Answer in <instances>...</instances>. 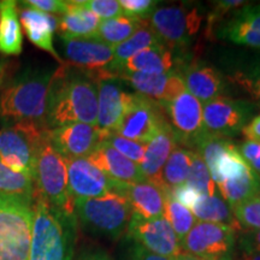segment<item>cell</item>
Segmentation results:
<instances>
[{"instance_id": "6da1fadb", "label": "cell", "mask_w": 260, "mask_h": 260, "mask_svg": "<svg viewBox=\"0 0 260 260\" xmlns=\"http://www.w3.org/2000/svg\"><path fill=\"white\" fill-rule=\"evenodd\" d=\"M96 119L95 81L84 71L63 63L52 77L47 104V128L51 130L69 123L96 125Z\"/></svg>"}, {"instance_id": "7a4b0ae2", "label": "cell", "mask_w": 260, "mask_h": 260, "mask_svg": "<svg viewBox=\"0 0 260 260\" xmlns=\"http://www.w3.org/2000/svg\"><path fill=\"white\" fill-rule=\"evenodd\" d=\"M34 223L29 260H73L77 218L56 209L40 195L32 199Z\"/></svg>"}, {"instance_id": "3957f363", "label": "cell", "mask_w": 260, "mask_h": 260, "mask_svg": "<svg viewBox=\"0 0 260 260\" xmlns=\"http://www.w3.org/2000/svg\"><path fill=\"white\" fill-rule=\"evenodd\" d=\"M53 74L52 70L28 71L9 84L0 96V116L48 129L47 104Z\"/></svg>"}, {"instance_id": "277c9868", "label": "cell", "mask_w": 260, "mask_h": 260, "mask_svg": "<svg viewBox=\"0 0 260 260\" xmlns=\"http://www.w3.org/2000/svg\"><path fill=\"white\" fill-rule=\"evenodd\" d=\"M32 223L31 200L0 193V260H29Z\"/></svg>"}, {"instance_id": "5b68a950", "label": "cell", "mask_w": 260, "mask_h": 260, "mask_svg": "<svg viewBox=\"0 0 260 260\" xmlns=\"http://www.w3.org/2000/svg\"><path fill=\"white\" fill-rule=\"evenodd\" d=\"M48 132L38 148L34 169L35 194L40 195L56 209L75 214L74 199L68 187L67 161L52 146Z\"/></svg>"}, {"instance_id": "8992f818", "label": "cell", "mask_w": 260, "mask_h": 260, "mask_svg": "<svg viewBox=\"0 0 260 260\" xmlns=\"http://www.w3.org/2000/svg\"><path fill=\"white\" fill-rule=\"evenodd\" d=\"M74 212L86 229L112 239L125 232L133 214L124 195L116 190L94 199L74 200Z\"/></svg>"}, {"instance_id": "52a82bcc", "label": "cell", "mask_w": 260, "mask_h": 260, "mask_svg": "<svg viewBox=\"0 0 260 260\" xmlns=\"http://www.w3.org/2000/svg\"><path fill=\"white\" fill-rule=\"evenodd\" d=\"M204 19L197 5L158 6L148 18V27L157 34L162 45L178 51L189 46Z\"/></svg>"}, {"instance_id": "ba28073f", "label": "cell", "mask_w": 260, "mask_h": 260, "mask_svg": "<svg viewBox=\"0 0 260 260\" xmlns=\"http://www.w3.org/2000/svg\"><path fill=\"white\" fill-rule=\"evenodd\" d=\"M48 129L30 122H16L0 130V161L11 170L34 180V169L40 141Z\"/></svg>"}, {"instance_id": "9c48e42d", "label": "cell", "mask_w": 260, "mask_h": 260, "mask_svg": "<svg viewBox=\"0 0 260 260\" xmlns=\"http://www.w3.org/2000/svg\"><path fill=\"white\" fill-rule=\"evenodd\" d=\"M236 233L225 224L197 222L181 242L182 251L203 260H234Z\"/></svg>"}, {"instance_id": "30bf717a", "label": "cell", "mask_w": 260, "mask_h": 260, "mask_svg": "<svg viewBox=\"0 0 260 260\" xmlns=\"http://www.w3.org/2000/svg\"><path fill=\"white\" fill-rule=\"evenodd\" d=\"M256 106L243 99L222 96L204 104L203 121L209 135L234 138L254 117Z\"/></svg>"}, {"instance_id": "8fae6325", "label": "cell", "mask_w": 260, "mask_h": 260, "mask_svg": "<svg viewBox=\"0 0 260 260\" xmlns=\"http://www.w3.org/2000/svg\"><path fill=\"white\" fill-rule=\"evenodd\" d=\"M160 107L176 135L177 144L188 149L197 148L207 134L203 121V105L199 100L184 89Z\"/></svg>"}, {"instance_id": "7c38bea8", "label": "cell", "mask_w": 260, "mask_h": 260, "mask_svg": "<svg viewBox=\"0 0 260 260\" xmlns=\"http://www.w3.org/2000/svg\"><path fill=\"white\" fill-rule=\"evenodd\" d=\"M167 122V115L157 103L141 94L133 93L132 102L115 134L147 145Z\"/></svg>"}, {"instance_id": "4fadbf2b", "label": "cell", "mask_w": 260, "mask_h": 260, "mask_svg": "<svg viewBox=\"0 0 260 260\" xmlns=\"http://www.w3.org/2000/svg\"><path fill=\"white\" fill-rule=\"evenodd\" d=\"M126 234L135 245L153 254L174 259L183 253L180 240L165 217L145 219L132 214Z\"/></svg>"}, {"instance_id": "5bb4252c", "label": "cell", "mask_w": 260, "mask_h": 260, "mask_svg": "<svg viewBox=\"0 0 260 260\" xmlns=\"http://www.w3.org/2000/svg\"><path fill=\"white\" fill-rule=\"evenodd\" d=\"M94 81L98 88L96 125L105 136L116 132L132 102L133 93L126 92L124 82L115 76H102Z\"/></svg>"}, {"instance_id": "9a60e30c", "label": "cell", "mask_w": 260, "mask_h": 260, "mask_svg": "<svg viewBox=\"0 0 260 260\" xmlns=\"http://www.w3.org/2000/svg\"><path fill=\"white\" fill-rule=\"evenodd\" d=\"M64 56L69 67L76 68L98 79L113 59V46L95 38L63 39Z\"/></svg>"}, {"instance_id": "2e32d148", "label": "cell", "mask_w": 260, "mask_h": 260, "mask_svg": "<svg viewBox=\"0 0 260 260\" xmlns=\"http://www.w3.org/2000/svg\"><path fill=\"white\" fill-rule=\"evenodd\" d=\"M52 146L65 159L88 158L104 135L96 125L86 123H69L48 132Z\"/></svg>"}, {"instance_id": "e0dca14e", "label": "cell", "mask_w": 260, "mask_h": 260, "mask_svg": "<svg viewBox=\"0 0 260 260\" xmlns=\"http://www.w3.org/2000/svg\"><path fill=\"white\" fill-rule=\"evenodd\" d=\"M68 187L74 200L94 199L115 190V184L87 158L65 159Z\"/></svg>"}, {"instance_id": "ac0fdd59", "label": "cell", "mask_w": 260, "mask_h": 260, "mask_svg": "<svg viewBox=\"0 0 260 260\" xmlns=\"http://www.w3.org/2000/svg\"><path fill=\"white\" fill-rule=\"evenodd\" d=\"M178 73L183 79L186 89L200 103H209L225 96L228 82L223 74L204 61L184 63Z\"/></svg>"}, {"instance_id": "d6986e66", "label": "cell", "mask_w": 260, "mask_h": 260, "mask_svg": "<svg viewBox=\"0 0 260 260\" xmlns=\"http://www.w3.org/2000/svg\"><path fill=\"white\" fill-rule=\"evenodd\" d=\"M117 79L129 84L136 93L153 100L159 106L164 105L186 89L178 71L164 74H125Z\"/></svg>"}, {"instance_id": "ffe728a7", "label": "cell", "mask_w": 260, "mask_h": 260, "mask_svg": "<svg viewBox=\"0 0 260 260\" xmlns=\"http://www.w3.org/2000/svg\"><path fill=\"white\" fill-rule=\"evenodd\" d=\"M87 159L115 184V190L125 184L146 181L139 164L124 157L104 141L98 145Z\"/></svg>"}, {"instance_id": "44dd1931", "label": "cell", "mask_w": 260, "mask_h": 260, "mask_svg": "<svg viewBox=\"0 0 260 260\" xmlns=\"http://www.w3.org/2000/svg\"><path fill=\"white\" fill-rule=\"evenodd\" d=\"M217 37L242 46L260 48V5H245L222 23Z\"/></svg>"}, {"instance_id": "7402d4cb", "label": "cell", "mask_w": 260, "mask_h": 260, "mask_svg": "<svg viewBox=\"0 0 260 260\" xmlns=\"http://www.w3.org/2000/svg\"><path fill=\"white\" fill-rule=\"evenodd\" d=\"M116 191H121L128 200L133 216L145 219H154L165 217L167 191L151 181L125 184Z\"/></svg>"}, {"instance_id": "603a6c76", "label": "cell", "mask_w": 260, "mask_h": 260, "mask_svg": "<svg viewBox=\"0 0 260 260\" xmlns=\"http://www.w3.org/2000/svg\"><path fill=\"white\" fill-rule=\"evenodd\" d=\"M165 45L159 44L135 54L124 63L115 77L125 74H164L169 71H180L184 61Z\"/></svg>"}, {"instance_id": "cb8c5ba5", "label": "cell", "mask_w": 260, "mask_h": 260, "mask_svg": "<svg viewBox=\"0 0 260 260\" xmlns=\"http://www.w3.org/2000/svg\"><path fill=\"white\" fill-rule=\"evenodd\" d=\"M176 146V135L168 121L146 145L144 159L140 162V168L146 180L160 186L162 168Z\"/></svg>"}, {"instance_id": "d4e9b609", "label": "cell", "mask_w": 260, "mask_h": 260, "mask_svg": "<svg viewBox=\"0 0 260 260\" xmlns=\"http://www.w3.org/2000/svg\"><path fill=\"white\" fill-rule=\"evenodd\" d=\"M21 22L29 41L41 50L48 52L63 64V60L53 46V35L58 24L57 16L27 8L21 12Z\"/></svg>"}, {"instance_id": "484cf974", "label": "cell", "mask_w": 260, "mask_h": 260, "mask_svg": "<svg viewBox=\"0 0 260 260\" xmlns=\"http://www.w3.org/2000/svg\"><path fill=\"white\" fill-rule=\"evenodd\" d=\"M100 21L96 15L84 8L83 2H68V11L58 17L57 30L61 39L94 38Z\"/></svg>"}, {"instance_id": "4316f807", "label": "cell", "mask_w": 260, "mask_h": 260, "mask_svg": "<svg viewBox=\"0 0 260 260\" xmlns=\"http://www.w3.org/2000/svg\"><path fill=\"white\" fill-rule=\"evenodd\" d=\"M23 46L17 3L14 0L0 2V53L18 56Z\"/></svg>"}, {"instance_id": "83f0119b", "label": "cell", "mask_w": 260, "mask_h": 260, "mask_svg": "<svg viewBox=\"0 0 260 260\" xmlns=\"http://www.w3.org/2000/svg\"><path fill=\"white\" fill-rule=\"evenodd\" d=\"M161 44L157 34L147 25L140 28L129 39L113 47V59L103 76H116L124 63L144 50Z\"/></svg>"}, {"instance_id": "f1b7e54d", "label": "cell", "mask_w": 260, "mask_h": 260, "mask_svg": "<svg viewBox=\"0 0 260 260\" xmlns=\"http://www.w3.org/2000/svg\"><path fill=\"white\" fill-rule=\"evenodd\" d=\"M197 222L225 224L240 230L232 207L220 197L219 193L212 195H200L189 209Z\"/></svg>"}, {"instance_id": "f546056e", "label": "cell", "mask_w": 260, "mask_h": 260, "mask_svg": "<svg viewBox=\"0 0 260 260\" xmlns=\"http://www.w3.org/2000/svg\"><path fill=\"white\" fill-rule=\"evenodd\" d=\"M217 189L220 197L233 210L236 205L258 197L260 191V175L249 168L240 176L222 182L217 186Z\"/></svg>"}, {"instance_id": "4dcf8cb0", "label": "cell", "mask_w": 260, "mask_h": 260, "mask_svg": "<svg viewBox=\"0 0 260 260\" xmlns=\"http://www.w3.org/2000/svg\"><path fill=\"white\" fill-rule=\"evenodd\" d=\"M195 151L186 147H176L162 168L160 187L171 191L186 183Z\"/></svg>"}, {"instance_id": "1f68e13d", "label": "cell", "mask_w": 260, "mask_h": 260, "mask_svg": "<svg viewBox=\"0 0 260 260\" xmlns=\"http://www.w3.org/2000/svg\"><path fill=\"white\" fill-rule=\"evenodd\" d=\"M144 25L145 22L124 15L111 19H104V21H100L94 38L115 47L129 39Z\"/></svg>"}, {"instance_id": "d6a6232c", "label": "cell", "mask_w": 260, "mask_h": 260, "mask_svg": "<svg viewBox=\"0 0 260 260\" xmlns=\"http://www.w3.org/2000/svg\"><path fill=\"white\" fill-rule=\"evenodd\" d=\"M0 193L34 199L35 183L28 175L11 170L0 161Z\"/></svg>"}, {"instance_id": "836d02e7", "label": "cell", "mask_w": 260, "mask_h": 260, "mask_svg": "<svg viewBox=\"0 0 260 260\" xmlns=\"http://www.w3.org/2000/svg\"><path fill=\"white\" fill-rule=\"evenodd\" d=\"M165 218L170 223L180 242L183 241L184 237L197 223L191 211L178 203L169 191H167V201H165Z\"/></svg>"}, {"instance_id": "e575fe53", "label": "cell", "mask_w": 260, "mask_h": 260, "mask_svg": "<svg viewBox=\"0 0 260 260\" xmlns=\"http://www.w3.org/2000/svg\"><path fill=\"white\" fill-rule=\"evenodd\" d=\"M229 79L245 90L254 102L260 104V59H253L239 68L230 75Z\"/></svg>"}, {"instance_id": "d590c367", "label": "cell", "mask_w": 260, "mask_h": 260, "mask_svg": "<svg viewBox=\"0 0 260 260\" xmlns=\"http://www.w3.org/2000/svg\"><path fill=\"white\" fill-rule=\"evenodd\" d=\"M184 184L198 191L200 195H212L219 193L216 183L211 177L209 168L197 152H195L193 160H191L189 174H188L187 181Z\"/></svg>"}, {"instance_id": "8d00e7d4", "label": "cell", "mask_w": 260, "mask_h": 260, "mask_svg": "<svg viewBox=\"0 0 260 260\" xmlns=\"http://www.w3.org/2000/svg\"><path fill=\"white\" fill-rule=\"evenodd\" d=\"M233 213L240 228L246 230L260 229V201L256 197L236 205L233 207Z\"/></svg>"}, {"instance_id": "74e56055", "label": "cell", "mask_w": 260, "mask_h": 260, "mask_svg": "<svg viewBox=\"0 0 260 260\" xmlns=\"http://www.w3.org/2000/svg\"><path fill=\"white\" fill-rule=\"evenodd\" d=\"M103 141L111 146L117 152H119V153L130 159L132 161L136 162V164L140 165V162L144 159L146 145L125 139L121 135L115 134V133H110V134L104 136Z\"/></svg>"}, {"instance_id": "f35d334b", "label": "cell", "mask_w": 260, "mask_h": 260, "mask_svg": "<svg viewBox=\"0 0 260 260\" xmlns=\"http://www.w3.org/2000/svg\"><path fill=\"white\" fill-rule=\"evenodd\" d=\"M119 4L124 16L142 22L151 17L158 8V2L154 0H119Z\"/></svg>"}, {"instance_id": "ab89813d", "label": "cell", "mask_w": 260, "mask_h": 260, "mask_svg": "<svg viewBox=\"0 0 260 260\" xmlns=\"http://www.w3.org/2000/svg\"><path fill=\"white\" fill-rule=\"evenodd\" d=\"M83 5L102 21L124 15L121 4L117 0H87V2H83Z\"/></svg>"}, {"instance_id": "60d3db41", "label": "cell", "mask_w": 260, "mask_h": 260, "mask_svg": "<svg viewBox=\"0 0 260 260\" xmlns=\"http://www.w3.org/2000/svg\"><path fill=\"white\" fill-rule=\"evenodd\" d=\"M246 3L241 0H222V2H216L213 5L212 11L207 16V30L206 34L211 35L213 31V27L217 22H219L224 16L229 11L235 9H240L245 6Z\"/></svg>"}, {"instance_id": "b9f144b4", "label": "cell", "mask_w": 260, "mask_h": 260, "mask_svg": "<svg viewBox=\"0 0 260 260\" xmlns=\"http://www.w3.org/2000/svg\"><path fill=\"white\" fill-rule=\"evenodd\" d=\"M22 4L38 10V11L44 12V14L52 16L64 15L68 11V2H61V0H29V2H22Z\"/></svg>"}, {"instance_id": "7bdbcfd3", "label": "cell", "mask_w": 260, "mask_h": 260, "mask_svg": "<svg viewBox=\"0 0 260 260\" xmlns=\"http://www.w3.org/2000/svg\"><path fill=\"white\" fill-rule=\"evenodd\" d=\"M237 149L248 167L260 175V142L246 140L241 145L237 146Z\"/></svg>"}, {"instance_id": "ee69618b", "label": "cell", "mask_w": 260, "mask_h": 260, "mask_svg": "<svg viewBox=\"0 0 260 260\" xmlns=\"http://www.w3.org/2000/svg\"><path fill=\"white\" fill-rule=\"evenodd\" d=\"M239 245L245 255L260 254V229L243 230L239 237Z\"/></svg>"}, {"instance_id": "f6af8a7d", "label": "cell", "mask_w": 260, "mask_h": 260, "mask_svg": "<svg viewBox=\"0 0 260 260\" xmlns=\"http://www.w3.org/2000/svg\"><path fill=\"white\" fill-rule=\"evenodd\" d=\"M242 135L247 140L260 142V113L255 115L242 129Z\"/></svg>"}, {"instance_id": "bcb514c9", "label": "cell", "mask_w": 260, "mask_h": 260, "mask_svg": "<svg viewBox=\"0 0 260 260\" xmlns=\"http://www.w3.org/2000/svg\"><path fill=\"white\" fill-rule=\"evenodd\" d=\"M130 260H174V259L153 254V253L146 251V249L142 248V247L135 245L134 248H133Z\"/></svg>"}, {"instance_id": "7dc6e473", "label": "cell", "mask_w": 260, "mask_h": 260, "mask_svg": "<svg viewBox=\"0 0 260 260\" xmlns=\"http://www.w3.org/2000/svg\"><path fill=\"white\" fill-rule=\"evenodd\" d=\"M82 260H112V259L110 258V255L105 252L95 251V252H90L88 254L84 255Z\"/></svg>"}, {"instance_id": "c3c4849f", "label": "cell", "mask_w": 260, "mask_h": 260, "mask_svg": "<svg viewBox=\"0 0 260 260\" xmlns=\"http://www.w3.org/2000/svg\"><path fill=\"white\" fill-rule=\"evenodd\" d=\"M174 260H203L200 258H198V256H194L191 254H188V253H181L180 255H177L176 258H174Z\"/></svg>"}, {"instance_id": "681fc988", "label": "cell", "mask_w": 260, "mask_h": 260, "mask_svg": "<svg viewBox=\"0 0 260 260\" xmlns=\"http://www.w3.org/2000/svg\"><path fill=\"white\" fill-rule=\"evenodd\" d=\"M5 68H6V64L3 60H0V83H2L3 77H4L5 75Z\"/></svg>"}, {"instance_id": "f907efd6", "label": "cell", "mask_w": 260, "mask_h": 260, "mask_svg": "<svg viewBox=\"0 0 260 260\" xmlns=\"http://www.w3.org/2000/svg\"><path fill=\"white\" fill-rule=\"evenodd\" d=\"M246 260H260V254L246 255Z\"/></svg>"}, {"instance_id": "816d5d0a", "label": "cell", "mask_w": 260, "mask_h": 260, "mask_svg": "<svg viewBox=\"0 0 260 260\" xmlns=\"http://www.w3.org/2000/svg\"><path fill=\"white\" fill-rule=\"evenodd\" d=\"M259 199V201H260V191H259V194H258V197H256Z\"/></svg>"}]
</instances>
